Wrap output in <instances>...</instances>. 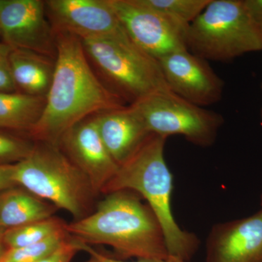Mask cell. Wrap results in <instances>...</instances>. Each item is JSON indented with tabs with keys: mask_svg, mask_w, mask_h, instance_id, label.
Listing matches in <instances>:
<instances>
[{
	"mask_svg": "<svg viewBox=\"0 0 262 262\" xmlns=\"http://www.w3.org/2000/svg\"><path fill=\"white\" fill-rule=\"evenodd\" d=\"M53 80L42 115L29 133L38 142L59 146L71 127L98 114L125 106V100L106 88L91 68L82 41L56 32Z\"/></svg>",
	"mask_w": 262,
	"mask_h": 262,
	"instance_id": "obj_1",
	"label": "cell"
},
{
	"mask_svg": "<svg viewBox=\"0 0 262 262\" xmlns=\"http://www.w3.org/2000/svg\"><path fill=\"white\" fill-rule=\"evenodd\" d=\"M139 196L127 190L106 194L92 213L67 224L66 231L82 244L110 246L121 259L167 257L159 221Z\"/></svg>",
	"mask_w": 262,
	"mask_h": 262,
	"instance_id": "obj_2",
	"label": "cell"
},
{
	"mask_svg": "<svg viewBox=\"0 0 262 262\" xmlns=\"http://www.w3.org/2000/svg\"><path fill=\"white\" fill-rule=\"evenodd\" d=\"M166 139L151 134L128 160L119 165L101 193L127 190L144 198L161 225L168 254L190 261L200 241L195 234L179 227L172 212L173 176L165 161Z\"/></svg>",
	"mask_w": 262,
	"mask_h": 262,
	"instance_id": "obj_3",
	"label": "cell"
},
{
	"mask_svg": "<svg viewBox=\"0 0 262 262\" xmlns=\"http://www.w3.org/2000/svg\"><path fill=\"white\" fill-rule=\"evenodd\" d=\"M13 179L34 195L69 212L75 221L89 214L96 195L84 173L59 146L38 142L27 158L14 164Z\"/></svg>",
	"mask_w": 262,
	"mask_h": 262,
	"instance_id": "obj_4",
	"label": "cell"
},
{
	"mask_svg": "<svg viewBox=\"0 0 262 262\" xmlns=\"http://www.w3.org/2000/svg\"><path fill=\"white\" fill-rule=\"evenodd\" d=\"M187 48L206 61H232L262 51V30L248 15L243 0H211L189 24Z\"/></svg>",
	"mask_w": 262,
	"mask_h": 262,
	"instance_id": "obj_5",
	"label": "cell"
},
{
	"mask_svg": "<svg viewBox=\"0 0 262 262\" xmlns=\"http://www.w3.org/2000/svg\"><path fill=\"white\" fill-rule=\"evenodd\" d=\"M86 55L115 91L131 103L170 91L159 62L141 51L128 36L82 39Z\"/></svg>",
	"mask_w": 262,
	"mask_h": 262,
	"instance_id": "obj_6",
	"label": "cell"
},
{
	"mask_svg": "<svg viewBox=\"0 0 262 262\" xmlns=\"http://www.w3.org/2000/svg\"><path fill=\"white\" fill-rule=\"evenodd\" d=\"M130 104L151 134L165 139L181 135L202 147L214 144L224 123L221 114L193 104L172 91L150 95Z\"/></svg>",
	"mask_w": 262,
	"mask_h": 262,
	"instance_id": "obj_7",
	"label": "cell"
},
{
	"mask_svg": "<svg viewBox=\"0 0 262 262\" xmlns=\"http://www.w3.org/2000/svg\"><path fill=\"white\" fill-rule=\"evenodd\" d=\"M108 1L129 39L150 56L158 60L187 50L189 25L144 6L139 0Z\"/></svg>",
	"mask_w": 262,
	"mask_h": 262,
	"instance_id": "obj_8",
	"label": "cell"
},
{
	"mask_svg": "<svg viewBox=\"0 0 262 262\" xmlns=\"http://www.w3.org/2000/svg\"><path fill=\"white\" fill-rule=\"evenodd\" d=\"M0 32L13 49L56 57V33L41 0H0Z\"/></svg>",
	"mask_w": 262,
	"mask_h": 262,
	"instance_id": "obj_9",
	"label": "cell"
},
{
	"mask_svg": "<svg viewBox=\"0 0 262 262\" xmlns=\"http://www.w3.org/2000/svg\"><path fill=\"white\" fill-rule=\"evenodd\" d=\"M46 8L55 33L81 40L127 35L108 0H49Z\"/></svg>",
	"mask_w": 262,
	"mask_h": 262,
	"instance_id": "obj_10",
	"label": "cell"
},
{
	"mask_svg": "<svg viewBox=\"0 0 262 262\" xmlns=\"http://www.w3.org/2000/svg\"><path fill=\"white\" fill-rule=\"evenodd\" d=\"M158 61L170 91L179 97L201 107L222 99L225 84L206 60L186 50Z\"/></svg>",
	"mask_w": 262,
	"mask_h": 262,
	"instance_id": "obj_11",
	"label": "cell"
},
{
	"mask_svg": "<svg viewBox=\"0 0 262 262\" xmlns=\"http://www.w3.org/2000/svg\"><path fill=\"white\" fill-rule=\"evenodd\" d=\"M59 146L87 177L96 195L102 192L118 170L119 165L101 139L94 115L67 131Z\"/></svg>",
	"mask_w": 262,
	"mask_h": 262,
	"instance_id": "obj_12",
	"label": "cell"
},
{
	"mask_svg": "<svg viewBox=\"0 0 262 262\" xmlns=\"http://www.w3.org/2000/svg\"><path fill=\"white\" fill-rule=\"evenodd\" d=\"M206 262H262V208L215 225L207 241Z\"/></svg>",
	"mask_w": 262,
	"mask_h": 262,
	"instance_id": "obj_13",
	"label": "cell"
},
{
	"mask_svg": "<svg viewBox=\"0 0 262 262\" xmlns=\"http://www.w3.org/2000/svg\"><path fill=\"white\" fill-rule=\"evenodd\" d=\"M94 116L103 144L118 165L128 160L151 135L131 104Z\"/></svg>",
	"mask_w": 262,
	"mask_h": 262,
	"instance_id": "obj_14",
	"label": "cell"
},
{
	"mask_svg": "<svg viewBox=\"0 0 262 262\" xmlns=\"http://www.w3.org/2000/svg\"><path fill=\"white\" fill-rule=\"evenodd\" d=\"M12 76L21 93L46 98L55 70V60L27 50L13 49L10 57Z\"/></svg>",
	"mask_w": 262,
	"mask_h": 262,
	"instance_id": "obj_15",
	"label": "cell"
},
{
	"mask_svg": "<svg viewBox=\"0 0 262 262\" xmlns=\"http://www.w3.org/2000/svg\"><path fill=\"white\" fill-rule=\"evenodd\" d=\"M57 209L26 189L11 188L0 194V226L7 230L48 220Z\"/></svg>",
	"mask_w": 262,
	"mask_h": 262,
	"instance_id": "obj_16",
	"label": "cell"
},
{
	"mask_svg": "<svg viewBox=\"0 0 262 262\" xmlns=\"http://www.w3.org/2000/svg\"><path fill=\"white\" fill-rule=\"evenodd\" d=\"M45 104L46 98L21 92H0V129L30 132Z\"/></svg>",
	"mask_w": 262,
	"mask_h": 262,
	"instance_id": "obj_17",
	"label": "cell"
},
{
	"mask_svg": "<svg viewBox=\"0 0 262 262\" xmlns=\"http://www.w3.org/2000/svg\"><path fill=\"white\" fill-rule=\"evenodd\" d=\"M67 224L56 218L39 221L29 225L7 229L3 234V241L8 248L24 247L37 244L53 234L65 229Z\"/></svg>",
	"mask_w": 262,
	"mask_h": 262,
	"instance_id": "obj_18",
	"label": "cell"
},
{
	"mask_svg": "<svg viewBox=\"0 0 262 262\" xmlns=\"http://www.w3.org/2000/svg\"><path fill=\"white\" fill-rule=\"evenodd\" d=\"M70 238L66 229L37 244L24 247L8 248L0 262H38L57 251Z\"/></svg>",
	"mask_w": 262,
	"mask_h": 262,
	"instance_id": "obj_19",
	"label": "cell"
},
{
	"mask_svg": "<svg viewBox=\"0 0 262 262\" xmlns=\"http://www.w3.org/2000/svg\"><path fill=\"white\" fill-rule=\"evenodd\" d=\"M139 3L163 14L189 25L206 8L211 0H139Z\"/></svg>",
	"mask_w": 262,
	"mask_h": 262,
	"instance_id": "obj_20",
	"label": "cell"
},
{
	"mask_svg": "<svg viewBox=\"0 0 262 262\" xmlns=\"http://www.w3.org/2000/svg\"><path fill=\"white\" fill-rule=\"evenodd\" d=\"M35 143L0 131V165H14L31 154Z\"/></svg>",
	"mask_w": 262,
	"mask_h": 262,
	"instance_id": "obj_21",
	"label": "cell"
},
{
	"mask_svg": "<svg viewBox=\"0 0 262 262\" xmlns=\"http://www.w3.org/2000/svg\"><path fill=\"white\" fill-rule=\"evenodd\" d=\"M13 48L5 42H0V92H18L10 67V57Z\"/></svg>",
	"mask_w": 262,
	"mask_h": 262,
	"instance_id": "obj_22",
	"label": "cell"
},
{
	"mask_svg": "<svg viewBox=\"0 0 262 262\" xmlns=\"http://www.w3.org/2000/svg\"><path fill=\"white\" fill-rule=\"evenodd\" d=\"M77 244H78L80 251H84L89 253L90 256H94L101 262H190V261L182 259V258L177 257V256H170V255L165 258H140V259H136L135 261H125V260L118 259V258L102 254V253L98 252L91 246L82 244V243L79 242V241H77Z\"/></svg>",
	"mask_w": 262,
	"mask_h": 262,
	"instance_id": "obj_23",
	"label": "cell"
},
{
	"mask_svg": "<svg viewBox=\"0 0 262 262\" xmlns=\"http://www.w3.org/2000/svg\"><path fill=\"white\" fill-rule=\"evenodd\" d=\"M80 251L76 239L70 238L54 253L38 262H72L76 253Z\"/></svg>",
	"mask_w": 262,
	"mask_h": 262,
	"instance_id": "obj_24",
	"label": "cell"
},
{
	"mask_svg": "<svg viewBox=\"0 0 262 262\" xmlns=\"http://www.w3.org/2000/svg\"><path fill=\"white\" fill-rule=\"evenodd\" d=\"M253 22L262 30V0H243Z\"/></svg>",
	"mask_w": 262,
	"mask_h": 262,
	"instance_id": "obj_25",
	"label": "cell"
},
{
	"mask_svg": "<svg viewBox=\"0 0 262 262\" xmlns=\"http://www.w3.org/2000/svg\"><path fill=\"white\" fill-rule=\"evenodd\" d=\"M14 165H0V192L15 187L13 179Z\"/></svg>",
	"mask_w": 262,
	"mask_h": 262,
	"instance_id": "obj_26",
	"label": "cell"
},
{
	"mask_svg": "<svg viewBox=\"0 0 262 262\" xmlns=\"http://www.w3.org/2000/svg\"><path fill=\"white\" fill-rule=\"evenodd\" d=\"M4 246H5L4 243H3V238H0V259L4 254L5 251H6V250H5Z\"/></svg>",
	"mask_w": 262,
	"mask_h": 262,
	"instance_id": "obj_27",
	"label": "cell"
},
{
	"mask_svg": "<svg viewBox=\"0 0 262 262\" xmlns=\"http://www.w3.org/2000/svg\"><path fill=\"white\" fill-rule=\"evenodd\" d=\"M84 262H101V261H98L97 258L94 257V256H91V258H90V259L88 260V261H86Z\"/></svg>",
	"mask_w": 262,
	"mask_h": 262,
	"instance_id": "obj_28",
	"label": "cell"
},
{
	"mask_svg": "<svg viewBox=\"0 0 262 262\" xmlns=\"http://www.w3.org/2000/svg\"><path fill=\"white\" fill-rule=\"evenodd\" d=\"M5 232V229L0 226V238H3V234H4Z\"/></svg>",
	"mask_w": 262,
	"mask_h": 262,
	"instance_id": "obj_29",
	"label": "cell"
},
{
	"mask_svg": "<svg viewBox=\"0 0 262 262\" xmlns=\"http://www.w3.org/2000/svg\"><path fill=\"white\" fill-rule=\"evenodd\" d=\"M261 89H262V84H261ZM261 122H262V108H261Z\"/></svg>",
	"mask_w": 262,
	"mask_h": 262,
	"instance_id": "obj_30",
	"label": "cell"
},
{
	"mask_svg": "<svg viewBox=\"0 0 262 262\" xmlns=\"http://www.w3.org/2000/svg\"><path fill=\"white\" fill-rule=\"evenodd\" d=\"M261 207H262V194L261 196Z\"/></svg>",
	"mask_w": 262,
	"mask_h": 262,
	"instance_id": "obj_31",
	"label": "cell"
},
{
	"mask_svg": "<svg viewBox=\"0 0 262 262\" xmlns=\"http://www.w3.org/2000/svg\"><path fill=\"white\" fill-rule=\"evenodd\" d=\"M0 37H1V32H0Z\"/></svg>",
	"mask_w": 262,
	"mask_h": 262,
	"instance_id": "obj_32",
	"label": "cell"
}]
</instances>
